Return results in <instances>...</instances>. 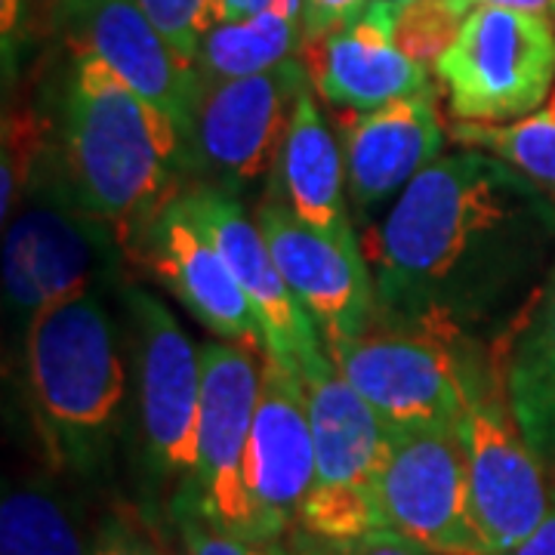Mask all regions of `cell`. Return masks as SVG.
Here are the masks:
<instances>
[{
    "mask_svg": "<svg viewBox=\"0 0 555 555\" xmlns=\"http://www.w3.org/2000/svg\"><path fill=\"white\" fill-rule=\"evenodd\" d=\"M401 7L396 0H371L352 22L302 40L309 80L321 100L343 112H374L429 90L426 65L396 47Z\"/></svg>",
    "mask_w": 555,
    "mask_h": 555,
    "instance_id": "16",
    "label": "cell"
},
{
    "mask_svg": "<svg viewBox=\"0 0 555 555\" xmlns=\"http://www.w3.org/2000/svg\"><path fill=\"white\" fill-rule=\"evenodd\" d=\"M473 3H476V0H473ZM476 7H478V3H476Z\"/></svg>",
    "mask_w": 555,
    "mask_h": 555,
    "instance_id": "39",
    "label": "cell"
},
{
    "mask_svg": "<svg viewBox=\"0 0 555 555\" xmlns=\"http://www.w3.org/2000/svg\"><path fill=\"white\" fill-rule=\"evenodd\" d=\"M259 396L247 441V491L266 540H284L315 488V438L299 371L272 352L259 358Z\"/></svg>",
    "mask_w": 555,
    "mask_h": 555,
    "instance_id": "13",
    "label": "cell"
},
{
    "mask_svg": "<svg viewBox=\"0 0 555 555\" xmlns=\"http://www.w3.org/2000/svg\"><path fill=\"white\" fill-rule=\"evenodd\" d=\"M469 463L473 516L491 555L525 543L550 513L543 456L521 436L506 398L478 392L460 423Z\"/></svg>",
    "mask_w": 555,
    "mask_h": 555,
    "instance_id": "11",
    "label": "cell"
},
{
    "mask_svg": "<svg viewBox=\"0 0 555 555\" xmlns=\"http://www.w3.org/2000/svg\"><path fill=\"white\" fill-rule=\"evenodd\" d=\"M306 87L309 68L299 60L250 78L204 80L189 139V177L235 198L269 182Z\"/></svg>",
    "mask_w": 555,
    "mask_h": 555,
    "instance_id": "8",
    "label": "cell"
},
{
    "mask_svg": "<svg viewBox=\"0 0 555 555\" xmlns=\"http://www.w3.org/2000/svg\"><path fill=\"white\" fill-rule=\"evenodd\" d=\"M120 238L90 217L68 179L31 182L3 238V302L28 327L40 312L115 272Z\"/></svg>",
    "mask_w": 555,
    "mask_h": 555,
    "instance_id": "6",
    "label": "cell"
},
{
    "mask_svg": "<svg viewBox=\"0 0 555 555\" xmlns=\"http://www.w3.org/2000/svg\"><path fill=\"white\" fill-rule=\"evenodd\" d=\"M90 555H160V550L142 531H137L133 525L112 518V521L102 525Z\"/></svg>",
    "mask_w": 555,
    "mask_h": 555,
    "instance_id": "32",
    "label": "cell"
},
{
    "mask_svg": "<svg viewBox=\"0 0 555 555\" xmlns=\"http://www.w3.org/2000/svg\"><path fill=\"white\" fill-rule=\"evenodd\" d=\"M299 534L324 543H352L361 537L389 531L377 488L361 485H315L299 509Z\"/></svg>",
    "mask_w": 555,
    "mask_h": 555,
    "instance_id": "25",
    "label": "cell"
},
{
    "mask_svg": "<svg viewBox=\"0 0 555 555\" xmlns=\"http://www.w3.org/2000/svg\"><path fill=\"white\" fill-rule=\"evenodd\" d=\"M272 7H302V0H214V22L250 20Z\"/></svg>",
    "mask_w": 555,
    "mask_h": 555,
    "instance_id": "33",
    "label": "cell"
},
{
    "mask_svg": "<svg viewBox=\"0 0 555 555\" xmlns=\"http://www.w3.org/2000/svg\"><path fill=\"white\" fill-rule=\"evenodd\" d=\"M371 0H302V40L321 38L352 22Z\"/></svg>",
    "mask_w": 555,
    "mask_h": 555,
    "instance_id": "31",
    "label": "cell"
},
{
    "mask_svg": "<svg viewBox=\"0 0 555 555\" xmlns=\"http://www.w3.org/2000/svg\"><path fill=\"white\" fill-rule=\"evenodd\" d=\"M139 7L155 22V28L167 38L179 60L198 65L201 43L217 25L214 0H139Z\"/></svg>",
    "mask_w": 555,
    "mask_h": 555,
    "instance_id": "29",
    "label": "cell"
},
{
    "mask_svg": "<svg viewBox=\"0 0 555 555\" xmlns=\"http://www.w3.org/2000/svg\"><path fill=\"white\" fill-rule=\"evenodd\" d=\"M506 555H555V491L553 503H550V513L540 521V528L525 543H518L513 553Z\"/></svg>",
    "mask_w": 555,
    "mask_h": 555,
    "instance_id": "34",
    "label": "cell"
},
{
    "mask_svg": "<svg viewBox=\"0 0 555 555\" xmlns=\"http://www.w3.org/2000/svg\"><path fill=\"white\" fill-rule=\"evenodd\" d=\"M142 466L152 485L185 488L198 463L201 346L145 287L124 291Z\"/></svg>",
    "mask_w": 555,
    "mask_h": 555,
    "instance_id": "4",
    "label": "cell"
},
{
    "mask_svg": "<svg viewBox=\"0 0 555 555\" xmlns=\"http://www.w3.org/2000/svg\"><path fill=\"white\" fill-rule=\"evenodd\" d=\"M476 3H491V7H506V10H521V13H553L555 0H476Z\"/></svg>",
    "mask_w": 555,
    "mask_h": 555,
    "instance_id": "35",
    "label": "cell"
},
{
    "mask_svg": "<svg viewBox=\"0 0 555 555\" xmlns=\"http://www.w3.org/2000/svg\"><path fill=\"white\" fill-rule=\"evenodd\" d=\"M454 139L463 149H481L506 160L555 204V87L534 115L506 127L456 124Z\"/></svg>",
    "mask_w": 555,
    "mask_h": 555,
    "instance_id": "24",
    "label": "cell"
},
{
    "mask_svg": "<svg viewBox=\"0 0 555 555\" xmlns=\"http://www.w3.org/2000/svg\"><path fill=\"white\" fill-rule=\"evenodd\" d=\"M257 356L225 339L201 343L198 463L182 494L222 531L266 540L247 491V441L259 396ZM177 491V494H179Z\"/></svg>",
    "mask_w": 555,
    "mask_h": 555,
    "instance_id": "10",
    "label": "cell"
},
{
    "mask_svg": "<svg viewBox=\"0 0 555 555\" xmlns=\"http://www.w3.org/2000/svg\"><path fill=\"white\" fill-rule=\"evenodd\" d=\"M96 0H60V13H62V20H68L72 25L93 7Z\"/></svg>",
    "mask_w": 555,
    "mask_h": 555,
    "instance_id": "36",
    "label": "cell"
},
{
    "mask_svg": "<svg viewBox=\"0 0 555 555\" xmlns=\"http://www.w3.org/2000/svg\"><path fill=\"white\" fill-rule=\"evenodd\" d=\"M62 177L120 244H133L155 214L189 189L177 127L90 50L78 53L65 93Z\"/></svg>",
    "mask_w": 555,
    "mask_h": 555,
    "instance_id": "2",
    "label": "cell"
},
{
    "mask_svg": "<svg viewBox=\"0 0 555 555\" xmlns=\"http://www.w3.org/2000/svg\"><path fill=\"white\" fill-rule=\"evenodd\" d=\"M299 377L315 438V485L377 488L392 429L339 374L331 352L306 361Z\"/></svg>",
    "mask_w": 555,
    "mask_h": 555,
    "instance_id": "19",
    "label": "cell"
},
{
    "mask_svg": "<svg viewBox=\"0 0 555 555\" xmlns=\"http://www.w3.org/2000/svg\"><path fill=\"white\" fill-rule=\"evenodd\" d=\"M473 0H414L404 3L396 22V47L420 65L438 62L460 35Z\"/></svg>",
    "mask_w": 555,
    "mask_h": 555,
    "instance_id": "26",
    "label": "cell"
},
{
    "mask_svg": "<svg viewBox=\"0 0 555 555\" xmlns=\"http://www.w3.org/2000/svg\"><path fill=\"white\" fill-rule=\"evenodd\" d=\"M25 377L50 460L75 476H100L127 426L133 374L127 334L96 287L25 327Z\"/></svg>",
    "mask_w": 555,
    "mask_h": 555,
    "instance_id": "3",
    "label": "cell"
},
{
    "mask_svg": "<svg viewBox=\"0 0 555 555\" xmlns=\"http://www.w3.org/2000/svg\"><path fill=\"white\" fill-rule=\"evenodd\" d=\"M436 75L460 124H516L553 93V22L540 13L478 3L451 50L436 62Z\"/></svg>",
    "mask_w": 555,
    "mask_h": 555,
    "instance_id": "5",
    "label": "cell"
},
{
    "mask_svg": "<svg viewBox=\"0 0 555 555\" xmlns=\"http://www.w3.org/2000/svg\"><path fill=\"white\" fill-rule=\"evenodd\" d=\"M182 195L201 229L217 241L229 269L238 278L244 297L250 299L266 331L269 352L287 361L294 371H299L306 361L324 356L327 346L318 324L291 291L287 278L281 275L259 225L241 207V198L210 185H192Z\"/></svg>",
    "mask_w": 555,
    "mask_h": 555,
    "instance_id": "15",
    "label": "cell"
},
{
    "mask_svg": "<svg viewBox=\"0 0 555 555\" xmlns=\"http://www.w3.org/2000/svg\"><path fill=\"white\" fill-rule=\"evenodd\" d=\"M291 543L299 555H433L396 531H377L352 543H324V540L291 531Z\"/></svg>",
    "mask_w": 555,
    "mask_h": 555,
    "instance_id": "30",
    "label": "cell"
},
{
    "mask_svg": "<svg viewBox=\"0 0 555 555\" xmlns=\"http://www.w3.org/2000/svg\"><path fill=\"white\" fill-rule=\"evenodd\" d=\"M555 244V204L481 149L441 155L367 238L389 327L485 337L531 291Z\"/></svg>",
    "mask_w": 555,
    "mask_h": 555,
    "instance_id": "1",
    "label": "cell"
},
{
    "mask_svg": "<svg viewBox=\"0 0 555 555\" xmlns=\"http://www.w3.org/2000/svg\"><path fill=\"white\" fill-rule=\"evenodd\" d=\"M170 513L182 540V555H299L291 540H254L222 531L182 491L173 496Z\"/></svg>",
    "mask_w": 555,
    "mask_h": 555,
    "instance_id": "27",
    "label": "cell"
},
{
    "mask_svg": "<svg viewBox=\"0 0 555 555\" xmlns=\"http://www.w3.org/2000/svg\"><path fill=\"white\" fill-rule=\"evenodd\" d=\"M266 198L281 201L294 217L327 235H356L349 219L343 145L318 112L309 87L297 100L275 170L266 182Z\"/></svg>",
    "mask_w": 555,
    "mask_h": 555,
    "instance_id": "20",
    "label": "cell"
},
{
    "mask_svg": "<svg viewBox=\"0 0 555 555\" xmlns=\"http://www.w3.org/2000/svg\"><path fill=\"white\" fill-rule=\"evenodd\" d=\"M396 3H414V0H396Z\"/></svg>",
    "mask_w": 555,
    "mask_h": 555,
    "instance_id": "38",
    "label": "cell"
},
{
    "mask_svg": "<svg viewBox=\"0 0 555 555\" xmlns=\"http://www.w3.org/2000/svg\"><path fill=\"white\" fill-rule=\"evenodd\" d=\"M75 28L90 53L177 127L189 158V139L204 96L198 65L179 60L139 0H96Z\"/></svg>",
    "mask_w": 555,
    "mask_h": 555,
    "instance_id": "17",
    "label": "cell"
},
{
    "mask_svg": "<svg viewBox=\"0 0 555 555\" xmlns=\"http://www.w3.org/2000/svg\"><path fill=\"white\" fill-rule=\"evenodd\" d=\"M302 47V10H266L250 20L219 22L201 43L198 72L204 80L262 75L294 60Z\"/></svg>",
    "mask_w": 555,
    "mask_h": 555,
    "instance_id": "22",
    "label": "cell"
},
{
    "mask_svg": "<svg viewBox=\"0 0 555 555\" xmlns=\"http://www.w3.org/2000/svg\"><path fill=\"white\" fill-rule=\"evenodd\" d=\"M451 343L426 331L386 327L324 346L389 429H460L485 383H476Z\"/></svg>",
    "mask_w": 555,
    "mask_h": 555,
    "instance_id": "7",
    "label": "cell"
},
{
    "mask_svg": "<svg viewBox=\"0 0 555 555\" xmlns=\"http://www.w3.org/2000/svg\"><path fill=\"white\" fill-rule=\"evenodd\" d=\"M503 392L521 436L555 460V259L516 324L503 364Z\"/></svg>",
    "mask_w": 555,
    "mask_h": 555,
    "instance_id": "21",
    "label": "cell"
},
{
    "mask_svg": "<svg viewBox=\"0 0 555 555\" xmlns=\"http://www.w3.org/2000/svg\"><path fill=\"white\" fill-rule=\"evenodd\" d=\"M68 506L40 481H22L3 491L0 555H90Z\"/></svg>",
    "mask_w": 555,
    "mask_h": 555,
    "instance_id": "23",
    "label": "cell"
},
{
    "mask_svg": "<svg viewBox=\"0 0 555 555\" xmlns=\"http://www.w3.org/2000/svg\"><path fill=\"white\" fill-rule=\"evenodd\" d=\"M40 158V127L38 120L25 115H7L3 120V201L0 214L10 219L13 210H20L25 195L31 192L35 170Z\"/></svg>",
    "mask_w": 555,
    "mask_h": 555,
    "instance_id": "28",
    "label": "cell"
},
{
    "mask_svg": "<svg viewBox=\"0 0 555 555\" xmlns=\"http://www.w3.org/2000/svg\"><path fill=\"white\" fill-rule=\"evenodd\" d=\"M137 257L149 272L182 302V309L204 324L217 339L266 356L269 343L250 299L244 297L238 278L210 238L185 195L173 198L133 241Z\"/></svg>",
    "mask_w": 555,
    "mask_h": 555,
    "instance_id": "14",
    "label": "cell"
},
{
    "mask_svg": "<svg viewBox=\"0 0 555 555\" xmlns=\"http://www.w3.org/2000/svg\"><path fill=\"white\" fill-rule=\"evenodd\" d=\"M257 225L281 275L318 324L324 343L364 337L377 321V284L356 235H327L262 198Z\"/></svg>",
    "mask_w": 555,
    "mask_h": 555,
    "instance_id": "12",
    "label": "cell"
},
{
    "mask_svg": "<svg viewBox=\"0 0 555 555\" xmlns=\"http://www.w3.org/2000/svg\"><path fill=\"white\" fill-rule=\"evenodd\" d=\"M337 137L346 160V192L358 214L398 198L444 149L433 87L374 112H346Z\"/></svg>",
    "mask_w": 555,
    "mask_h": 555,
    "instance_id": "18",
    "label": "cell"
},
{
    "mask_svg": "<svg viewBox=\"0 0 555 555\" xmlns=\"http://www.w3.org/2000/svg\"><path fill=\"white\" fill-rule=\"evenodd\" d=\"M20 16V0H3V35H10V28L16 25Z\"/></svg>",
    "mask_w": 555,
    "mask_h": 555,
    "instance_id": "37",
    "label": "cell"
},
{
    "mask_svg": "<svg viewBox=\"0 0 555 555\" xmlns=\"http://www.w3.org/2000/svg\"><path fill=\"white\" fill-rule=\"evenodd\" d=\"M389 531L433 555H491L473 516L460 429H392L377 476Z\"/></svg>",
    "mask_w": 555,
    "mask_h": 555,
    "instance_id": "9",
    "label": "cell"
}]
</instances>
